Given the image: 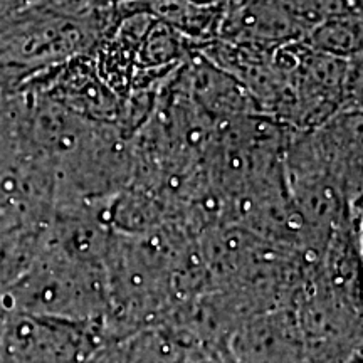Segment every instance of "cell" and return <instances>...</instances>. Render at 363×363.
I'll return each mask as SVG.
<instances>
[{
    "label": "cell",
    "mask_w": 363,
    "mask_h": 363,
    "mask_svg": "<svg viewBox=\"0 0 363 363\" xmlns=\"http://www.w3.org/2000/svg\"><path fill=\"white\" fill-rule=\"evenodd\" d=\"M294 321L274 315L249 325L230 345L233 363H296L303 337Z\"/></svg>",
    "instance_id": "obj_2"
},
{
    "label": "cell",
    "mask_w": 363,
    "mask_h": 363,
    "mask_svg": "<svg viewBox=\"0 0 363 363\" xmlns=\"http://www.w3.org/2000/svg\"><path fill=\"white\" fill-rule=\"evenodd\" d=\"M299 27L284 0H244L224 9L219 33L240 48L264 52L291 40Z\"/></svg>",
    "instance_id": "obj_1"
},
{
    "label": "cell",
    "mask_w": 363,
    "mask_h": 363,
    "mask_svg": "<svg viewBox=\"0 0 363 363\" xmlns=\"http://www.w3.org/2000/svg\"><path fill=\"white\" fill-rule=\"evenodd\" d=\"M182 350L155 333L136 335L116 348L104 363H180Z\"/></svg>",
    "instance_id": "obj_4"
},
{
    "label": "cell",
    "mask_w": 363,
    "mask_h": 363,
    "mask_svg": "<svg viewBox=\"0 0 363 363\" xmlns=\"http://www.w3.org/2000/svg\"><path fill=\"white\" fill-rule=\"evenodd\" d=\"M360 13H345L330 17L313 26L308 34V45L311 51L333 57L355 56L362 44Z\"/></svg>",
    "instance_id": "obj_3"
}]
</instances>
